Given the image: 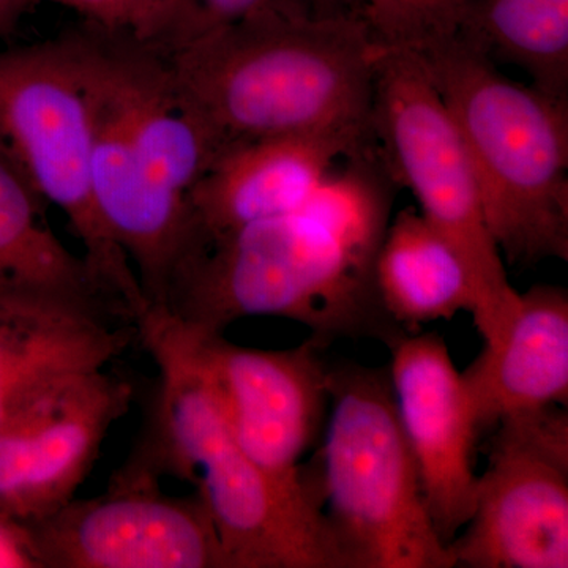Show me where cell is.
Wrapping results in <instances>:
<instances>
[{"label": "cell", "mask_w": 568, "mask_h": 568, "mask_svg": "<svg viewBox=\"0 0 568 568\" xmlns=\"http://www.w3.org/2000/svg\"><path fill=\"white\" fill-rule=\"evenodd\" d=\"M447 548L454 567H568L567 407L496 425L476 507Z\"/></svg>", "instance_id": "ba28073f"}, {"label": "cell", "mask_w": 568, "mask_h": 568, "mask_svg": "<svg viewBox=\"0 0 568 568\" xmlns=\"http://www.w3.org/2000/svg\"><path fill=\"white\" fill-rule=\"evenodd\" d=\"M133 398L104 368L63 377L0 422V511L37 525L71 503Z\"/></svg>", "instance_id": "8fae6325"}, {"label": "cell", "mask_w": 568, "mask_h": 568, "mask_svg": "<svg viewBox=\"0 0 568 568\" xmlns=\"http://www.w3.org/2000/svg\"><path fill=\"white\" fill-rule=\"evenodd\" d=\"M376 48L361 14L286 0L166 54L183 100L231 149L291 134L375 140Z\"/></svg>", "instance_id": "7a4b0ae2"}, {"label": "cell", "mask_w": 568, "mask_h": 568, "mask_svg": "<svg viewBox=\"0 0 568 568\" xmlns=\"http://www.w3.org/2000/svg\"><path fill=\"white\" fill-rule=\"evenodd\" d=\"M44 205L0 144V293L59 298L136 324L81 253L71 252L52 233Z\"/></svg>", "instance_id": "2e32d148"}, {"label": "cell", "mask_w": 568, "mask_h": 568, "mask_svg": "<svg viewBox=\"0 0 568 568\" xmlns=\"http://www.w3.org/2000/svg\"><path fill=\"white\" fill-rule=\"evenodd\" d=\"M39 0H0V36H9Z\"/></svg>", "instance_id": "603a6c76"}, {"label": "cell", "mask_w": 568, "mask_h": 568, "mask_svg": "<svg viewBox=\"0 0 568 568\" xmlns=\"http://www.w3.org/2000/svg\"><path fill=\"white\" fill-rule=\"evenodd\" d=\"M458 39L568 99V0H466Z\"/></svg>", "instance_id": "ac0fdd59"}, {"label": "cell", "mask_w": 568, "mask_h": 568, "mask_svg": "<svg viewBox=\"0 0 568 568\" xmlns=\"http://www.w3.org/2000/svg\"><path fill=\"white\" fill-rule=\"evenodd\" d=\"M0 144L41 201L63 213L85 263L140 323L151 306L97 203L91 108L62 37L0 51Z\"/></svg>", "instance_id": "8992f818"}, {"label": "cell", "mask_w": 568, "mask_h": 568, "mask_svg": "<svg viewBox=\"0 0 568 568\" xmlns=\"http://www.w3.org/2000/svg\"><path fill=\"white\" fill-rule=\"evenodd\" d=\"M140 342L159 368L148 422L121 469L190 481L222 544L226 568H345L320 488L284 484L235 443L189 336L153 313Z\"/></svg>", "instance_id": "3957f363"}, {"label": "cell", "mask_w": 568, "mask_h": 568, "mask_svg": "<svg viewBox=\"0 0 568 568\" xmlns=\"http://www.w3.org/2000/svg\"><path fill=\"white\" fill-rule=\"evenodd\" d=\"M136 339V325L88 306L0 293V422L63 377L106 368Z\"/></svg>", "instance_id": "5bb4252c"}, {"label": "cell", "mask_w": 568, "mask_h": 568, "mask_svg": "<svg viewBox=\"0 0 568 568\" xmlns=\"http://www.w3.org/2000/svg\"><path fill=\"white\" fill-rule=\"evenodd\" d=\"M325 521L345 568H454L429 517L388 369L328 366Z\"/></svg>", "instance_id": "5b68a950"}, {"label": "cell", "mask_w": 568, "mask_h": 568, "mask_svg": "<svg viewBox=\"0 0 568 568\" xmlns=\"http://www.w3.org/2000/svg\"><path fill=\"white\" fill-rule=\"evenodd\" d=\"M466 0H361L358 14L377 47L424 52L455 39Z\"/></svg>", "instance_id": "ffe728a7"}, {"label": "cell", "mask_w": 568, "mask_h": 568, "mask_svg": "<svg viewBox=\"0 0 568 568\" xmlns=\"http://www.w3.org/2000/svg\"><path fill=\"white\" fill-rule=\"evenodd\" d=\"M44 568H226L203 499L118 470L103 495L32 525Z\"/></svg>", "instance_id": "30bf717a"}, {"label": "cell", "mask_w": 568, "mask_h": 568, "mask_svg": "<svg viewBox=\"0 0 568 568\" xmlns=\"http://www.w3.org/2000/svg\"><path fill=\"white\" fill-rule=\"evenodd\" d=\"M80 14L85 24L122 33L171 52L189 43L196 28L194 0H39Z\"/></svg>", "instance_id": "d6986e66"}, {"label": "cell", "mask_w": 568, "mask_h": 568, "mask_svg": "<svg viewBox=\"0 0 568 568\" xmlns=\"http://www.w3.org/2000/svg\"><path fill=\"white\" fill-rule=\"evenodd\" d=\"M417 54L457 123L500 254L567 261L568 99L511 81L458 37Z\"/></svg>", "instance_id": "277c9868"}, {"label": "cell", "mask_w": 568, "mask_h": 568, "mask_svg": "<svg viewBox=\"0 0 568 568\" xmlns=\"http://www.w3.org/2000/svg\"><path fill=\"white\" fill-rule=\"evenodd\" d=\"M181 327L246 457L284 484L320 488L301 459L320 436L331 403L323 346L308 338L291 349H253L223 334Z\"/></svg>", "instance_id": "9c48e42d"}, {"label": "cell", "mask_w": 568, "mask_h": 568, "mask_svg": "<svg viewBox=\"0 0 568 568\" xmlns=\"http://www.w3.org/2000/svg\"><path fill=\"white\" fill-rule=\"evenodd\" d=\"M0 568H44L32 525L0 511Z\"/></svg>", "instance_id": "44dd1931"}, {"label": "cell", "mask_w": 568, "mask_h": 568, "mask_svg": "<svg viewBox=\"0 0 568 568\" xmlns=\"http://www.w3.org/2000/svg\"><path fill=\"white\" fill-rule=\"evenodd\" d=\"M306 10L321 14H347L357 13L361 0H298Z\"/></svg>", "instance_id": "cb8c5ba5"}, {"label": "cell", "mask_w": 568, "mask_h": 568, "mask_svg": "<svg viewBox=\"0 0 568 568\" xmlns=\"http://www.w3.org/2000/svg\"><path fill=\"white\" fill-rule=\"evenodd\" d=\"M387 347L399 424L416 459L429 517L448 545L476 507L481 433L473 402L439 334H403Z\"/></svg>", "instance_id": "7c38bea8"}, {"label": "cell", "mask_w": 568, "mask_h": 568, "mask_svg": "<svg viewBox=\"0 0 568 568\" xmlns=\"http://www.w3.org/2000/svg\"><path fill=\"white\" fill-rule=\"evenodd\" d=\"M338 164L298 211L209 239L160 312L203 334L244 317H284L323 347L339 338L388 345L407 334L375 284L398 185L376 144Z\"/></svg>", "instance_id": "6da1fadb"}, {"label": "cell", "mask_w": 568, "mask_h": 568, "mask_svg": "<svg viewBox=\"0 0 568 568\" xmlns=\"http://www.w3.org/2000/svg\"><path fill=\"white\" fill-rule=\"evenodd\" d=\"M480 433L568 403V294L537 284L493 345L462 373Z\"/></svg>", "instance_id": "9a60e30c"}, {"label": "cell", "mask_w": 568, "mask_h": 568, "mask_svg": "<svg viewBox=\"0 0 568 568\" xmlns=\"http://www.w3.org/2000/svg\"><path fill=\"white\" fill-rule=\"evenodd\" d=\"M375 140L353 134H291L234 145L190 193L205 241L304 207L346 156Z\"/></svg>", "instance_id": "4fadbf2b"}, {"label": "cell", "mask_w": 568, "mask_h": 568, "mask_svg": "<svg viewBox=\"0 0 568 568\" xmlns=\"http://www.w3.org/2000/svg\"><path fill=\"white\" fill-rule=\"evenodd\" d=\"M280 2H286V0H194L196 28H194L193 39L213 29L244 20Z\"/></svg>", "instance_id": "7402d4cb"}, {"label": "cell", "mask_w": 568, "mask_h": 568, "mask_svg": "<svg viewBox=\"0 0 568 568\" xmlns=\"http://www.w3.org/2000/svg\"><path fill=\"white\" fill-rule=\"evenodd\" d=\"M373 134L396 185L410 190L418 212L469 265L477 294L474 324L485 345H493L517 313L519 293L489 233L457 123L417 52L376 48Z\"/></svg>", "instance_id": "52a82bcc"}, {"label": "cell", "mask_w": 568, "mask_h": 568, "mask_svg": "<svg viewBox=\"0 0 568 568\" xmlns=\"http://www.w3.org/2000/svg\"><path fill=\"white\" fill-rule=\"evenodd\" d=\"M375 284L384 312L407 334L459 312L476 315V286L465 257L414 207L388 223L376 254Z\"/></svg>", "instance_id": "e0dca14e"}]
</instances>
